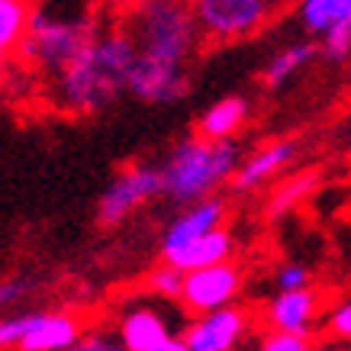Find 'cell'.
<instances>
[{"label":"cell","mask_w":351,"mask_h":351,"mask_svg":"<svg viewBox=\"0 0 351 351\" xmlns=\"http://www.w3.org/2000/svg\"><path fill=\"white\" fill-rule=\"evenodd\" d=\"M248 123V100L245 97H223L200 113L197 119V136L210 142H232Z\"/></svg>","instance_id":"cell-15"},{"label":"cell","mask_w":351,"mask_h":351,"mask_svg":"<svg viewBox=\"0 0 351 351\" xmlns=\"http://www.w3.org/2000/svg\"><path fill=\"white\" fill-rule=\"evenodd\" d=\"M297 158V142L293 138H277V142H267L261 149H255L248 158L239 165L232 178L235 191H255L265 181H271L277 171H284L290 161Z\"/></svg>","instance_id":"cell-13"},{"label":"cell","mask_w":351,"mask_h":351,"mask_svg":"<svg viewBox=\"0 0 351 351\" xmlns=\"http://www.w3.org/2000/svg\"><path fill=\"white\" fill-rule=\"evenodd\" d=\"M242 290V267L235 261H223L213 267H200L184 274V290H181V303L191 316H206L216 309L235 306L232 300Z\"/></svg>","instance_id":"cell-7"},{"label":"cell","mask_w":351,"mask_h":351,"mask_svg":"<svg viewBox=\"0 0 351 351\" xmlns=\"http://www.w3.org/2000/svg\"><path fill=\"white\" fill-rule=\"evenodd\" d=\"M39 0H0V58H16L29 36V23Z\"/></svg>","instance_id":"cell-16"},{"label":"cell","mask_w":351,"mask_h":351,"mask_svg":"<svg viewBox=\"0 0 351 351\" xmlns=\"http://www.w3.org/2000/svg\"><path fill=\"white\" fill-rule=\"evenodd\" d=\"M136 68V45L123 20H104L87 49L62 75L49 81L52 104L71 117H90L110 110L129 94V75Z\"/></svg>","instance_id":"cell-2"},{"label":"cell","mask_w":351,"mask_h":351,"mask_svg":"<svg viewBox=\"0 0 351 351\" xmlns=\"http://www.w3.org/2000/svg\"><path fill=\"white\" fill-rule=\"evenodd\" d=\"M223 223H226V200L223 197H206V200H200V203L184 206L181 213L165 226V235H161V258L181 252L184 245L203 239L206 232L219 229Z\"/></svg>","instance_id":"cell-9"},{"label":"cell","mask_w":351,"mask_h":351,"mask_svg":"<svg viewBox=\"0 0 351 351\" xmlns=\"http://www.w3.org/2000/svg\"><path fill=\"white\" fill-rule=\"evenodd\" d=\"M248 326H252V319L242 306H226L216 313H206V316H193L181 335L191 345V351H235Z\"/></svg>","instance_id":"cell-8"},{"label":"cell","mask_w":351,"mask_h":351,"mask_svg":"<svg viewBox=\"0 0 351 351\" xmlns=\"http://www.w3.org/2000/svg\"><path fill=\"white\" fill-rule=\"evenodd\" d=\"M329 351H351V345H341V348H329Z\"/></svg>","instance_id":"cell-31"},{"label":"cell","mask_w":351,"mask_h":351,"mask_svg":"<svg viewBox=\"0 0 351 351\" xmlns=\"http://www.w3.org/2000/svg\"><path fill=\"white\" fill-rule=\"evenodd\" d=\"M145 290L158 300H181L184 271H178V267H171L161 261V265L155 267V271H149V277H145Z\"/></svg>","instance_id":"cell-19"},{"label":"cell","mask_w":351,"mask_h":351,"mask_svg":"<svg viewBox=\"0 0 351 351\" xmlns=\"http://www.w3.org/2000/svg\"><path fill=\"white\" fill-rule=\"evenodd\" d=\"M168 351H191V345L184 341V335H174V341L168 345Z\"/></svg>","instance_id":"cell-29"},{"label":"cell","mask_w":351,"mask_h":351,"mask_svg":"<svg viewBox=\"0 0 351 351\" xmlns=\"http://www.w3.org/2000/svg\"><path fill=\"white\" fill-rule=\"evenodd\" d=\"M29 293H32V280H26V277H3L0 280V309L29 297Z\"/></svg>","instance_id":"cell-27"},{"label":"cell","mask_w":351,"mask_h":351,"mask_svg":"<svg viewBox=\"0 0 351 351\" xmlns=\"http://www.w3.org/2000/svg\"><path fill=\"white\" fill-rule=\"evenodd\" d=\"M100 23L104 20L97 13H62L39 0L29 23V36H26L16 58L23 68L39 71L49 81H55L87 49V43L100 29Z\"/></svg>","instance_id":"cell-4"},{"label":"cell","mask_w":351,"mask_h":351,"mask_svg":"<svg viewBox=\"0 0 351 351\" xmlns=\"http://www.w3.org/2000/svg\"><path fill=\"white\" fill-rule=\"evenodd\" d=\"M117 335L126 351H168V345L174 341L168 319L155 306H129L119 316Z\"/></svg>","instance_id":"cell-11"},{"label":"cell","mask_w":351,"mask_h":351,"mask_svg":"<svg viewBox=\"0 0 351 351\" xmlns=\"http://www.w3.org/2000/svg\"><path fill=\"white\" fill-rule=\"evenodd\" d=\"M100 3V10H107L113 20H119V16H126V13H132L142 3V0H97Z\"/></svg>","instance_id":"cell-28"},{"label":"cell","mask_w":351,"mask_h":351,"mask_svg":"<svg viewBox=\"0 0 351 351\" xmlns=\"http://www.w3.org/2000/svg\"><path fill=\"white\" fill-rule=\"evenodd\" d=\"M316 316H319V293L313 287L277 293L265 309L267 332H287V335H303V339H309Z\"/></svg>","instance_id":"cell-10"},{"label":"cell","mask_w":351,"mask_h":351,"mask_svg":"<svg viewBox=\"0 0 351 351\" xmlns=\"http://www.w3.org/2000/svg\"><path fill=\"white\" fill-rule=\"evenodd\" d=\"M232 252H235L232 232H229L226 226H219V229L206 232L203 239H197V242L184 245L181 252L161 258V261L171 267H178V271H184V274H191V271H200V267H213V265H223V261H232Z\"/></svg>","instance_id":"cell-14"},{"label":"cell","mask_w":351,"mask_h":351,"mask_svg":"<svg viewBox=\"0 0 351 351\" xmlns=\"http://www.w3.org/2000/svg\"><path fill=\"white\" fill-rule=\"evenodd\" d=\"M258 351H313V341L303 335H287V332H267L258 341Z\"/></svg>","instance_id":"cell-26"},{"label":"cell","mask_w":351,"mask_h":351,"mask_svg":"<svg viewBox=\"0 0 351 351\" xmlns=\"http://www.w3.org/2000/svg\"><path fill=\"white\" fill-rule=\"evenodd\" d=\"M297 23L309 36H326L351 23V0H297Z\"/></svg>","instance_id":"cell-18"},{"label":"cell","mask_w":351,"mask_h":351,"mask_svg":"<svg viewBox=\"0 0 351 351\" xmlns=\"http://www.w3.org/2000/svg\"><path fill=\"white\" fill-rule=\"evenodd\" d=\"M326 329H329L332 339H339V341H345V345H351V297L339 300V303L329 309Z\"/></svg>","instance_id":"cell-23"},{"label":"cell","mask_w":351,"mask_h":351,"mask_svg":"<svg viewBox=\"0 0 351 351\" xmlns=\"http://www.w3.org/2000/svg\"><path fill=\"white\" fill-rule=\"evenodd\" d=\"M319 55L332 64L351 62V23H345V26H339V29H332V32L322 36L319 39Z\"/></svg>","instance_id":"cell-21"},{"label":"cell","mask_w":351,"mask_h":351,"mask_svg":"<svg viewBox=\"0 0 351 351\" xmlns=\"http://www.w3.org/2000/svg\"><path fill=\"white\" fill-rule=\"evenodd\" d=\"M316 55H319V45L316 43H290V45H284V49H277V52L271 55V62L265 64L261 81H265V87L277 90V87L287 84V81H293V77H297L300 71L316 58Z\"/></svg>","instance_id":"cell-17"},{"label":"cell","mask_w":351,"mask_h":351,"mask_svg":"<svg viewBox=\"0 0 351 351\" xmlns=\"http://www.w3.org/2000/svg\"><path fill=\"white\" fill-rule=\"evenodd\" d=\"M203 43L226 45L252 39L274 20V0H191Z\"/></svg>","instance_id":"cell-5"},{"label":"cell","mask_w":351,"mask_h":351,"mask_svg":"<svg viewBox=\"0 0 351 351\" xmlns=\"http://www.w3.org/2000/svg\"><path fill=\"white\" fill-rule=\"evenodd\" d=\"M36 313H13V316H0V351L20 348L26 332L32 329Z\"/></svg>","instance_id":"cell-22"},{"label":"cell","mask_w":351,"mask_h":351,"mask_svg":"<svg viewBox=\"0 0 351 351\" xmlns=\"http://www.w3.org/2000/svg\"><path fill=\"white\" fill-rule=\"evenodd\" d=\"M81 335H84V322L77 313L49 309V313H36L32 329L26 332L16 351H68Z\"/></svg>","instance_id":"cell-12"},{"label":"cell","mask_w":351,"mask_h":351,"mask_svg":"<svg viewBox=\"0 0 351 351\" xmlns=\"http://www.w3.org/2000/svg\"><path fill=\"white\" fill-rule=\"evenodd\" d=\"M119 20L136 45L129 97L152 107L187 97L191 64L203 43L191 0H142L136 10Z\"/></svg>","instance_id":"cell-1"},{"label":"cell","mask_w":351,"mask_h":351,"mask_svg":"<svg viewBox=\"0 0 351 351\" xmlns=\"http://www.w3.org/2000/svg\"><path fill=\"white\" fill-rule=\"evenodd\" d=\"M316 174H293L287 184H280L274 193V200H271V213H287L290 206H297L303 197H309L313 193V187H316Z\"/></svg>","instance_id":"cell-20"},{"label":"cell","mask_w":351,"mask_h":351,"mask_svg":"<svg viewBox=\"0 0 351 351\" xmlns=\"http://www.w3.org/2000/svg\"><path fill=\"white\" fill-rule=\"evenodd\" d=\"M309 267L306 265H280L274 274L277 293H287V290H306L309 287Z\"/></svg>","instance_id":"cell-24"},{"label":"cell","mask_w":351,"mask_h":351,"mask_svg":"<svg viewBox=\"0 0 351 351\" xmlns=\"http://www.w3.org/2000/svg\"><path fill=\"white\" fill-rule=\"evenodd\" d=\"M68 351H126V345L119 341V335H110V332H84L81 339L71 345Z\"/></svg>","instance_id":"cell-25"},{"label":"cell","mask_w":351,"mask_h":351,"mask_svg":"<svg viewBox=\"0 0 351 351\" xmlns=\"http://www.w3.org/2000/svg\"><path fill=\"white\" fill-rule=\"evenodd\" d=\"M165 193V181H161V165H149V161H132L119 171L117 178L107 184V191L97 200V223L104 229L119 226L126 216L142 210L149 200Z\"/></svg>","instance_id":"cell-6"},{"label":"cell","mask_w":351,"mask_h":351,"mask_svg":"<svg viewBox=\"0 0 351 351\" xmlns=\"http://www.w3.org/2000/svg\"><path fill=\"white\" fill-rule=\"evenodd\" d=\"M242 165V152L232 142H210L193 136H184L174 142V149L161 161V181L165 197L174 203H200L206 197H216V191L226 181H232Z\"/></svg>","instance_id":"cell-3"},{"label":"cell","mask_w":351,"mask_h":351,"mask_svg":"<svg viewBox=\"0 0 351 351\" xmlns=\"http://www.w3.org/2000/svg\"><path fill=\"white\" fill-rule=\"evenodd\" d=\"M7 75H10V62H7V58H0V87H3Z\"/></svg>","instance_id":"cell-30"}]
</instances>
